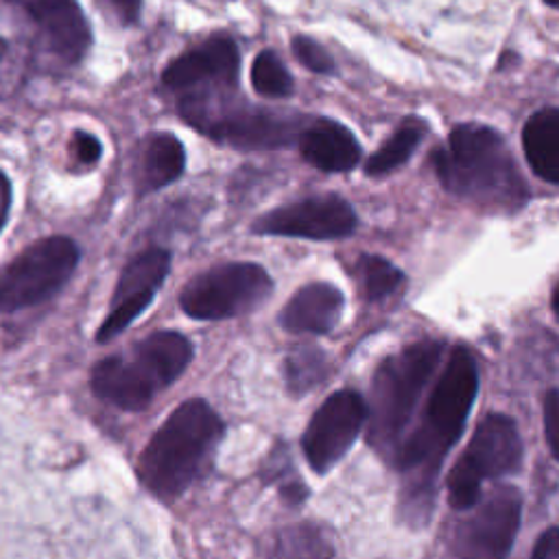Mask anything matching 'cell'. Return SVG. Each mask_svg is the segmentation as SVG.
Wrapping results in <instances>:
<instances>
[{"mask_svg":"<svg viewBox=\"0 0 559 559\" xmlns=\"http://www.w3.org/2000/svg\"><path fill=\"white\" fill-rule=\"evenodd\" d=\"M476 394V361L468 348L459 346L450 352L448 363L428 396L420 426L398 444L392 457L402 476L400 507L407 522H428L439 470L465 428Z\"/></svg>","mask_w":559,"mask_h":559,"instance_id":"6da1fadb","label":"cell"},{"mask_svg":"<svg viewBox=\"0 0 559 559\" xmlns=\"http://www.w3.org/2000/svg\"><path fill=\"white\" fill-rule=\"evenodd\" d=\"M439 184L465 203L487 212H518L529 201V184L518 162L494 127L461 123L448 142L433 151Z\"/></svg>","mask_w":559,"mask_h":559,"instance_id":"7a4b0ae2","label":"cell"},{"mask_svg":"<svg viewBox=\"0 0 559 559\" xmlns=\"http://www.w3.org/2000/svg\"><path fill=\"white\" fill-rule=\"evenodd\" d=\"M225 433L219 413L201 398L182 402L138 457V481L160 500H175L210 468Z\"/></svg>","mask_w":559,"mask_h":559,"instance_id":"3957f363","label":"cell"},{"mask_svg":"<svg viewBox=\"0 0 559 559\" xmlns=\"http://www.w3.org/2000/svg\"><path fill=\"white\" fill-rule=\"evenodd\" d=\"M195 348L177 331H158L136 344L129 355L99 361L90 385L97 398L123 411H142L190 365Z\"/></svg>","mask_w":559,"mask_h":559,"instance_id":"277c9868","label":"cell"},{"mask_svg":"<svg viewBox=\"0 0 559 559\" xmlns=\"http://www.w3.org/2000/svg\"><path fill=\"white\" fill-rule=\"evenodd\" d=\"M444 348L442 339H422L387 357L376 370L365 422L368 442L383 457H394Z\"/></svg>","mask_w":559,"mask_h":559,"instance_id":"5b68a950","label":"cell"},{"mask_svg":"<svg viewBox=\"0 0 559 559\" xmlns=\"http://www.w3.org/2000/svg\"><path fill=\"white\" fill-rule=\"evenodd\" d=\"M225 92L201 90L188 95L179 112L201 134L243 151H273L298 142L305 127L300 116L258 108Z\"/></svg>","mask_w":559,"mask_h":559,"instance_id":"8992f818","label":"cell"},{"mask_svg":"<svg viewBox=\"0 0 559 559\" xmlns=\"http://www.w3.org/2000/svg\"><path fill=\"white\" fill-rule=\"evenodd\" d=\"M522 437L518 424L505 413L485 415L461 459L448 474V502L452 509H470L483 496V483L515 474L522 465Z\"/></svg>","mask_w":559,"mask_h":559,"instance_id":"52a82bcc","label":"cell"},{"mask_svg":"<svg viewBox=\"0 0 559 559\" xmlns=\"http://www.w3.org/2000/svg\"><path fill=\"white\" fill-rule=\"evenodd\" d=\"M79 264V247L69 236L36 240L0 269V315L34 309L60 294Z\"/></svg>","mask_w":559,"mask_h":559,"instance_id":"ba28073f","label":"cell"},{"mask_svg":"<svg viewBox=\"0 0 559 559\" xmlns=\"http://www.w3.org/2000/svg\"><path fill=\"white\" fill-rule=\"evenodd\" d=\"M273 291V280L256 262H221L195 275L179 296L190 320L219 322L256 311Z\"/></svg>","mask_w":559,"mask_h":559,"instance_id":"9c48e42d","label":"cell"},{"mask_svg":"<svg viewBox=\"0 0 559 559\" xmlns=\"http://www.w3.org/2000/svg\"><path fill=\"white\" fill-rule=\"evenodd\" d=\"M472 515L461 520L452 533L450 550L459 557L500 559L511 552L522 518V494L513 485H500L489 498L470 507Z\"/></svg>","mask_w":559,"mask_h":559,"instance_id":"30bf717a","label":"cell"},{"mask_svg":"<svg viewBox=\"0 0 559 559\" xmlns=\"http://www.w3.org/2000/svg\"><path fill=\"white\" fill-rule=\"evenodd\" d=\"M368 418V402L359 392L341 389L313 413L302 437V450L313 472L326 474L355 446Z\"/></svg>","mask_w":559,"mask_h":559,"instance_id":"8fae6325","label":"cell"},{"mask_svg":"<svg viewBox=\"0 0 559 559\" xmlns=\"http://www.w3.org/2000/svg\"><path fill=\"white\" fill-rule=\"evenodd\" d=\"M357 225V212L346 199L320 195L273 208L253 221L251 232L258 236L341 240L352 236Z\"/></svg>","mask_w":559,"mask_h":559,"instance_id":"7c38bea8","label":"cell"},{"mask_svg":"<svg viewBox=\"0 0 559 559\" xmlns=\"http://www.w3.org/2000/svg\"><path fill=\"white\" fill-rule=\"evenodd\" d=\"M169 271H171V251L160 247H151L134 256L125 264L110 302L108 318L97 331L99 344H108L116 339L149 309L156 294L162 289Z\"/></svg>","mask_w":559,"mask_h":559,"instance_id":"4fadbf2b","label":"cell"},{"mask_svg":"<svg viewBox=\"0 0 559 559\" xmlns=\"http://www.w3.org/2000/svg\"><path fill=\"white\" fill-rule=\"evenodd\" d=\"M40 32L45 49L66 66L84 60L92 32L77 0H12Z\"/></svg>","mask_w":559,"mask_h":559,"instance_id":"5bb4252c","label":"cell"},{"mask_svg":"<svg viewBox=\"0 0 559 559\" xmlns=\"http://www.w3.org/2000/svg\"><path fill=\"white\" fill-rule=\"evenodd\" d=\"M240 53L229 36H214L175 58L162 73L169 90H229L236 86Z\"/></svg>","mask_w":559,"mask_h":559,"instance_id":"9a60e30c","label":"cell"},{"mask_svg":"<svg viewBox=\"0 0 559 559\" xmlns=\"http://www.w3.org/2000/svg\"><path fill=\"white\" fill-rule=\"evenodd\" d=\"M346 298L331 283H311L294 294L277 322L287 333L328 335L344 318Z\"/></svg>","mask_w":559,"mask_h":559,"instance_id":"2e32d148","label":"cell"},{"mask_svg":"<svg viewBox=\"0 0 559 559\" xmlns=\"http://www.w3.org/2000/svg\"><path fill=\"white\" fill-rule=\"evenodd\" d=\"M298 147L302 158L322 173H350L363 156L357 136L331 119H318L302 127Z\"/></svg>","mask_w":559,"mask_h":559,"instance_id":"e0dca14e","label":"cell"},{"mask_svg":"<svg viewBox=\"0 0 559 559\" xmlns=\"http://www.w3.org/2000/svg\"><path fill=\"white\" fill-rule=\"evenodd\" d=\"M186 169V151L177 136L158 132L151 134L136 162V188L140 195L162 190L177 182Z\"/></svg>","mask_w":559,"mask_h":559,"instance_id":"ac0fdd59","label":"cell"},{"mask_svg":"<svg viewBox=\"0 0 559 559\" xmlns=\"http://www.w3.org/2000/svg\"><path fill=\"white\" fill-rule=\"evenodd\" d=\"M522 147L526 162L542 182H559V112L542 108L529 116L522 127Z\"/></svg>","mask_w":559,"mask_h":559,"instance_id":"d6986e66","label":"cell"},{"mask_svg":"<svg viewBox=\"0 0 559 559\" xmlns=\"http://www.w3.org/2000/svg\"><path fill=\"white\" fill-rule=\"evenodd\" d=\"M424 138V125L422 121H407L405 125H400L389 140L374 151L368 158L365 164V175L370 177H383L394 173L396 169H400L402 164L409 162V158L415 153V149L420 147Z\"/></svg>","mask_w":559,"mask_h":559,"instance_id":"ffe728a7","label":"cell"},{"mask_svg":"<svg viewBox=\"0 0 559 559\" xmlns=\"http://www.w3.org/2000/svg\"><path fill=\"white\" fill-rule=\"evenodd\" d=\"M328 357L315 346L296 348L285 361V378L294 396H305L315 389L328 376Z\"/></svg>","mask_w":559,"mask_h":559,"instance_id":"44dd1931","label":"cell"},{"mask_svg":"<svg viewBox=\"0 0 559 559\" xmlns=\"http://www.w3.org/2000/svg\"><path fill=\"white\" fill-rule=\"evenodd\" d=\"M357 273L370 302H381L405 285V273L383 256L363 253L357 262Z\"/></svg>","mask_w":559,"mask_h":559,"instance_id":"7402d4cb","label":"cell"},{"mask_svg":"<svg viewBox=\"0 0 559 559\" xmlns=\"http://www.w3.org/2000/svg\"><path fill=\"white\" fill-rule=\"evenodd\" d=\"M251 86L264 99H287L296 90L289 69L273 51L256 55L251 64Z\"/></svg>","mask_w":559,"mask_h":559,"instance_id":"603a6c76","label":"cell"},{"mask_svg":"<svg viewBox=\"0 0 559 559\" xmlns=\"http://www.w3.org/2000/svg\"><path fill=\"white\" fill-rule=\"evenodd\" d=\"M275 555L289 557H331L335 555L333 544L324 537V533L313 524H298L277 535Z\"/></svg>","mask_w":559,"mask_h":559,"instance_id":"cb8c5ba5","label":"cell"},{"mask_svg":"<svg viewBox=\"0 0 559 559\" xmlns=\"http://www.w3.org/2000/svg\"><path fill=\"white\" fill-rule=\"evenodd\" d=\"M291 49H294V55L298 58V62L305 69H309L311 73H315V75H333L335 73L333 55L318 40H313L309 36H296L291 40Z\"/></svg>","mask_w":559,"mask_h":559,"instance_id":"d4e9b609","label":"cell"},{"mask_svg":"<svg viewBox=\"0 0 559 559\" xmlns=\"http://www.w3.org/2000/svg\"><path fill=\"white\" fill-rule=\"evenodd\" d=\"M542 415H544V433H546L548 450L557 459L559 457V448H557V439H559V396H557V389H550L546 394L544 405H542Z\"/></svg>","mask_w":559,"mask_h":559,"instance_id":"484cf974","label":"cell"},{"mask_svg":"<svg viewBox=\"0 0 559 559\" xmlns=\"http://www.w3.org/2000/svg\"><path fill=\"white\" fill-rule=\"evenodd\" d=\"M97 3L125 27L136 25L142 14V0H97Z\"/></svg>","mask_w":559,"mask_h":559,"instance_id":"4316f807","label":"cell"},{"mask_svg":"<svg viewBox=\"0 0 559 559\" xmlns=\"http://www.w3.org/2000/svg\"><path fill=\"white\" fill-rule=\"evenodd\" d=\"M73 153L82 164H97L103 153V145L97 136L88 132H75L73 136Z\"/></svg>","mask_w":559,"mask_h":559,"instance_id":"83f0119b","label":"cell"},{"mask_svg":"<svg viewBox=\"0 0 559 559\" xmlns=\"http://www.w3.org/2000/svg\"><path fill=\"white\" fill-rule=\"evenodd\" d=\"M531 559H559V529L548 526L531 550Z\"/></svg>","mask_w":559,"mask_h":559,"instance_id":"f1b7e54d","label":"cell"},{"mask_svg":"<svg viewBox=\"0 0 559 559\" xmlns=\"http://www.w3.org/2000/svg\"><path fill=\"white\" fill-rule=\"evenodd\" d=\"M10 208H12V186L8 177L0 173V229L5 227L10 219Z\"/></svg>","mask_w":559,"mask_h":559,"instance_id":"f546056e","label":"cell"},{"mask_svg":"<svg viewBox=\"0 0 559 559\" xmlns=\"http://www.w3.org/2000/svg\"><path fill=\"white\" fill-rule=\"evenodd\" d=\"M544 3H546L548 8H552V10H557V8H559V0H544Z\"/></svg>","mask_w":559,"mask_h":559,"instance_id":"4dcf8cb0","label":"cell"}]
</instances>
